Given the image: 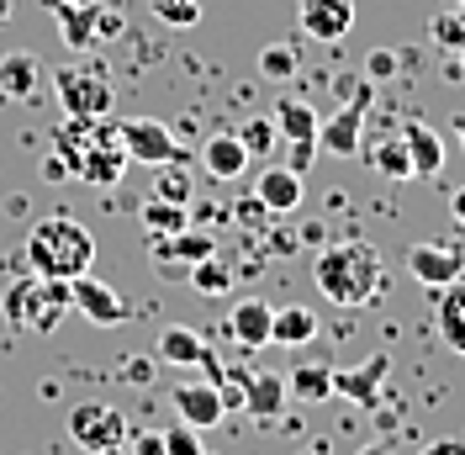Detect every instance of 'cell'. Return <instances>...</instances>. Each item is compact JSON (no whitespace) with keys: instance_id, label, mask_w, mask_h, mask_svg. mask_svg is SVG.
Instances as JSON below:
<instances>
[{"instance_id":"cell-1","label":"cell","mask_w":465,"mask_h":455,"mask_svg":"<svg viewBox=\"0 0 465 455\" xmlns=\"http://www.w3.org/2000/svg\"><path fill=\"white\" fill-rule=\"evenodd\" d=\"M312 286L333 308H365L386 291V259L376 244L365 238H349V244H328L312 259Z\"/></svg>"},{"instance_id":"cell-2","label":"cell","mask_w":465,"mask_h":455,"mask_svg":"<svg viewBox=\"0 0 465 455\" xmlns=\"http://www.w3.org/2000/svg\"><path fill=\"white\" fill-rule=\"evenodd\" d=\"M54 154L69 165V175L85 180V186H116L122 170H127V154H122V143H116L112 116H95V122L64 116V127L54 133Z\"/></svg>"},{"instance_id":"cell-3","label":"cell","mask_w":465,"mask_h":455,"mask_svg":"<svg viewBox=\"0 0 465 455\" xmlns=\"http://www.w3.org/2000/svg\"><path fill=\"white\" fill-rule=\"evenodd\" d=\"M27 265L37 276H58V281H74L95 265V238L85 223L74 217H43L27 233Z\"/></svg>"},{"instance_id":"cell-4","label":"cell","mask_w":465,"mask_h":455,"mask_svg":"<svg viewBox=\"0 0 465 455\" xmlns=\"http://www.w3.org/2000/svg\"><path fill=\"white\" fill-rule=\"evenodd\" d=\"M74 308V297H69V281H58V276H22V281L5 286V297H0V313L11 329H22V334H54L58 323L69 318Z\"/></svg>"},{"instance_id":"cell-5","label":"cell","mask_w":465,"mask_h":455,"mask_svg":"<svg viewBox=\"0 0 465 455\" xmlns=\"http://www.w3.org/2000/svg\"><path fill=\"white\" fill-rule=\"evenodd\" d=\"M54 96H58V112L80 116V122L112 116V106H116L112 75H106V64H95V58H74V64L54 69Z\"/></svg>"},{"instance_id":"cell-6","label":"cell","mask_w":465,"mask_h":455,"mask_svg":"<svg viewBox=\"0 0 465 455\" xmlns=\"http://www.w3.org/2000/svg\"><path fill=\"white\" fill-rule=\"evenodd\" d=\"M371 106H376V86L360 80V90L349 96L344 106L328 122H318V154H328V159H360L365 154V116H371Z\"/></svg>"},{"instance_id":"cell-7","label":"cell","mask_w":465,"mask_h":455,"mask_svg":"<svg viewBox=\"0 0 465 455\" xmlns=\"http://www.w3.org/2000/svg\"><path fill=\"white\" fill-rule=\"evenodd\" d=\"M116 143H122V154H127V165H148V170H159V165H185L191 159V148H180L174 133L164 122H116Z\"/></svg>"},{"instance_id":"cell-8","label":"cell","mask_w":465,"mask_h":455,"mask_svg":"<svg viewBox=\"0 0 465 455\" xmlns=\"http://www.w3.org/2000/svg\"><path fill=\"white\" fill-rule=\"evenodd\" d=\"M69 440L90 455H112L127 440V419L116 408H106V402H74L69 408Z\"/></svg>"},{"instance_id":"cell-9","label":"cell","mask_w":465,"mask_h":455,"mask_svg":"<svg viewBox=\"0 0 465 455\" xmlns=\"http://www.w3.org/2000/svg\"><path fill=\"white\" fill-rule=\"evenodd\" d=\"M407 270H412V281L429 286V291L460 281L465 276V238H429V244H412V249H407Z\"/></svg>"},{"instance_id":"cell-10","label":"cell","mask_w":465,"mask_h":455,"mask_svg":"<svg viewBox=\"0 0 465 455\" xmlns=\"http://www.w3.org/2000/svg\"><path fill=\"white\" fill-rule=\"evenodd\" d=\"M116 32H122V16L106 11L101 0H95V5H80V11H58V37H64L74 54H85V48H95V43L116 37Z\"/></svg>"},{"instance_id":"cell-11","label":"cell","mask_w":465,"mask_h":455,"mask_svg":"<svg viewBox=\"0 0 465 455\" xmlns=\"http://www.w3.org/2000/svg\"><path fill=\"white\" fill-rule=\"evenodd\" d=\"M296 16L312 43H344L354 27V0H296Z\"/></svg>"},{"instance_id":"cell-12","label":"cell","mask_w":465,"mask_h":455,"mask_svg":"<svg viewBox=\"0 0 465 455\" xmlns=\"http://www.w3.org/2000/svg\"><path fill=\"white\" fill-rule=\"evenodd\" d=\"M69 297H74V308L85 313V323H95V329H116V323H127V302H122L106 281H95L90 270L69 281Z\"/></svg>"},{"instance_id":"cell-13","label":"cell","mask_w":465,"mask_h":455,"mask_svg":"<svg viewBox=\"0 0 465 455\" xmlns=\"http://www.w3.org/2000/svg\"><path fill=\"white\" fill-rule=\"evenodd\" d=\"M170 408L185 419V424H196L206 434V429L223 424V413H228V402H223V392L212 387V381H180L170 392Z\"/></svg>"},{"instance_id":"cell-14","label":"cell","mask_w":465,"mask_h":455,"mask_svg":"<svg viewBox=\"0 0 465 455\" xmlns=\"http://www.w3.org/2000/svg\"><path fill=\"white\" fill-rule=\"evenodd\" d=\"M270 318H275V308H270L264 297H243L228 313V339L238 344V349H264V344H270Z\"/></svg>"},{"instance_id":"cell-15","label":"cell","mask_w":465,"mask_h":455,"mask_svg":"<svg viewBox=\"0 0 465 455\" xmlns=\"http://www.w3.org/2000/svg\"><path fill=\"white\" fill-rule=\"evenodd\" d=\"M386 370H391V360H386V355H371V360H360L354 370H333V392H339V398H349V402L376 408Z\"/></svg>"},{"instance_id":"cell-16","label":"cell","mask_w":465,"mask_h":455,"mask_svg":"<svg viewBox=\"0 0 465 455\" xmlns=\"http://www.w3.org/2000/svg\"><path fill=\"white\" fill-rule=\"evenodd\" d=\"M153 255L164 259V265H196V259H206V255H217V233L212 228H180V233H170V238H153Z\"/></svg>"},{"instance_id":"cell-17","label":"cell","mask_w":465,"mask_h":455,"mask_svg":"<svg viewBox=\"0 0 465 455\" xmlns=\"http://www.w3.org/2000/svg\"><path fill=\"white\" fill-rule=\"evenodd\" d=\"M202 170L212 175V180H238V175L249 170L243 138H238V133H212V138L202 143Z\"/></svg>"},{"instance_id":"cell-18","label":"cell","mask_w":465,"mask_h":455,"mask_svg":"<svg viewBox=\"0 0 465 455\" xmlns=\"http://www.w3.org/2000/svg\"><path fill=\"white\" fill-rule=\"evenodd\" d=\"M43 86V58L27 54V48H16V54L0 58V96L5 101H32Z\"/></svg>"},{"instance_id":"cell-19","label":"cell","mask_w":465,"mask_h":455,"mask_svg":"<svg viewBox=\"0 0 465 455\" xmlns=\"http://www.w3.org/2000/svg\"><path fill=\"white\" fill-rule=\"evenodd\" d=\"M254 201H260L264 212H296V207H302V175L286 170V165L260 170V180H254Z\"/></svg>"},{"instance_id":"cell-20","label":"cell","mask_w":465,"mask_h":455,"mask_svg":"<svg viewBox=\"0 0 465 455\" xmlns=\"http://www.w3.org/2000/svg\"><path fill=\"white\" fill-rule=\"evenodd\" d=\"M434 323H439V339L450 344L455 355H465V276L450 286H439L434 291Z\"/></svg>"},{"instance_id":"cell-21","label":"cell","mask_w":465,"mask_h":455,"mask_svg":"<svg viewBox=\"0 0 465 455\" xmlns=\"http://www.w3.org/2000/svg\"><path fill=\"white\" fill-rule=\"evenodd\" d=\"M286 376H281V370H260V376H249V381H243V413H249V419H275V413H281V408H286Z\"/></svg>"},{"instance_id":"cell-22","label":"cell","mask_w":465,"mask_h":455,"mask_svg":"<svg viewBox=\"0 0 465 455\" xmlns=\"http://www.w3.org/2000/svg\"><path fill=\"white\" fill-rule=\"evenodd\" d=\"M159 366H206L212 370V349H206V339L196 334V329H164L159 334Z\"/></svg>"},{"instance_id":"cell-23","label":"cell","mask_w":465,"mask_h":455,"mask_svg":"<svg viewBox=\"0 0 465 455\" xmlns=\"http://www.w3.org/2000/svg\"><path fill=\"white\" fill-rule=\"evenodd\" d=\"M402 143H407V154H412V170L418 175H439L444 170V154H450V148H444V138H439L429 122L412 116V122L402 127Z\"/></svg>"},{"instance_id":"cell-24","label":"cell","mask_w":465,"mask_h":455,"mask_svg":"<svg viewBox=\"0 0 465 455\" xmlns=\"http://www.w3.org/2000/svg\"><path fill=\"white\" fill-rule=\"evenodd\" d=\"M312 339H318V313L312 308H281L270 318V344L296 349V344H312Z\"/></svg>"},{"instance_id":"cell-25","label":"cell","mask_w":465,"mask_h":455,"mask_svg":"<svg viewBox=\"0 0 465 455\" xmlns=\"http://www.w3.org/2000/svg\"><path fill=\"white\" fill-rule=\"evenodd\" d=\"M270 122H275L281 143H286V138H312V143H318V112H312L302 96H286V101L270 112Z\"/></svg>"},{"instance_id":"cell-26","label":"cell","mask_w":465,"mask_h":455,"mask_svg":"<svg viewBox=\"0 0 465 455\" xmlns=\"http://www.w3.org/2000/svg\"><path fill=\"white\" fill-rule=\"evenodd\" d=\"M286 392H291V398H302V402L333 398V370L322 366V360H307V366H296L286 376Z\"/></svg>"},{"instance_id":"cell-27","label":"cell","mask_w":465,"mask_h":455,"mask_svg":"<svg viewBox=\"0 0 465 455\" xmlns=\"http://www.w3.org/2000/svg\"><path fill=\"white\" fill-rule=\"evenodd\" d=\"M185 281L196 286V297H228L232 291V265L223 255H206L185 270Z\"/></svg>"},{"instance_id":"cell-28","label":"cell","mask_w":465,"mask_h":455,"mask_svg":"<svg viewBox=\"0 0 465 455\" xmlns=\"http://www.w3.org/2000/svg\"><path fill=\"white\" fill-rule=\"evenodd\" d=\"M191 223V207H180V201H164V197H148L143 201V228L153 238H170L180 228Z\"/></svg>"},{"instance_id":"cell-29","label":"cell","mask_w":465,"mask_h":455,"mask_svg":"<svg viewBox=\"0 0 465 455\" xmlns=\"http://www.w3.org/2000/svg\"><path fill=\"white\" fill-rule=\"evenodd\" d=\"M360 159H371L386 180H412V175H418V170H412V154H407L402 133H397V138H386V143H376V148H371V154H360Z\"/></svg>"},{"instance_id":"cell-30","label":"cell","mask_w":465,"mask_h":455,"mask_svg":"<svg viewBox=\"0 0 465 455\" xmlns=\"http://www.w3.org/2000/svg\"><path fill=\"white\" fill-rule=\"evenodd\" d=\"M153 197L191 207V197H196V180H191V170H185V165H159V175H153Z\"/></svg>"},{"instance_id":"cell-31","label":"cell","mask_w":465,"mask_h":455,"mask_svg":"<svg viewBox=\"0 0 465 455\" xmlns=\"http://www.w3.org/2000/svg\"><path fill=\"white\" fill-rule=\"evenodd\" d=\"M296 69H302V58H296L291 43H270V48H260V75H264V80H275V86H281V80H291Z\"/></svg>"},{"instance_id":"cell-32","label":"cell","mask_w":465,"mask_h":455,"mask_svg":"<svg viewBox=\"0 0 465 455\" xmlns=\"http://www.w3.org/2000/svg\"><path fill=\"white\" fill-rule=\"evenodd\" d=\"M148 11H153L164 27H174V32H185V27L202 22V0H148Z\"/></svg>"},{"instance_id":"cell-33","label":"cell","mask_w":465,"mask_h":455,"mask_svg":"<svg viewBox=\"0 0 465 455\" xmlns=\"http://www.w3.org/2000/svg\"><path fill=\"white\" fill-rule=\"evenodd\" d=\"M429 37H434V43L444 48V54H460V48H465V16L444 5V11H439L434 22H429Z\"/></svg>"},{"instance_id":"cell-34","label":"cell","mask_w":465,"mask_h":455,"mask_svg":"<svg viewBox=\"0 0 465 455\" xmlns=\"http://www.w3.org/2000/svg\"><path fill=\"white\" fill-rule=\"evenodd\" d=\"M238 138H243V148H249V159H254V154H275V148H281V133H275V122H270V116L243 122V127H238Z\"/></svg>"},{"instance_id":"cell-35","label":"cell","mask_w":465,"mask_h":455,"mask_svg":"<svg viewBox=\"0 0 465 455\" xmlns=\"http://www.w3.org/2000/svg\"><path fill=\"white\" fill-rule=\"evenodd\" d=\"M371 86H386V80H397L402 75V54L397 48H376V54H365V69H360Z\"/></svg>"},{"instance_id":"cell-36","label":"cell","mask_w":465,"mask_h":455,"mask_svg":"<svg viewBox=\"0 0 465 455\" xmlns=\"http://www.w3.org/2000/svg\"><path fill=\"white\" fill-rule=\"evenodd\" d=\"M164 455H206V445H202V429L196 424H180L174 429H164Z\"/></svg>"},{"instance_id":"cell-37","label":"cell","mask_w":465,"mask_h":455,"mask_svg":"<svg viewBox=\"0 0 465 455\" xmlns=\"http://www.w3.org/2000/svg\"><path fill=\"white\" fill-rule=\"evenodd\" d=\"M312 159H318V143L312 138H286V170L307 175L312 170Z\"/></svg>"},{"instance_id":"cell-38","label":"cell","mask_w":465,"mask_h":455,"mask_svg":"<svg viewBox=\"0 0 465 455\" xmlns=\"http://www.w3.org/2000/svg\"><path fill=\"white\" fill-rule=\"evenodd\" d=\"M133 455H164V434H133Z\"/></svg>"},{"instance_id":"cell-39","label":"cell","mask_w":465,"mask_h":455,"mask_svg":"<svg viewBox=\"0 0 465 455\" xmlns=\"http://www.w3.org/2000/svg\"><path fill=\"white\" fill-rule=\"evenodd\" d=\"M43 180H48V186H58V180H69V165H64L58 154H48V159H43Z\"/></svg>"},{"instance_id":"cell-40","label":"cell","mask_w":465,"mask_h":455,"mask_svg":"<svg viewBox=\"0 0 465 455\" xmlns=\"http://www.w3.org/2000/svg\"><path fill=\"white\" fill-rule=\"evenodd\" d=\"M444 80H455V86H465V48L455 58H444Z\"/></svg>"},{"instance_id":"cell-41","label":"cell","mask_w":465,"mask_h":455,"mask_svg":"<svg viewBox=\"0 0 465 455\" xmlns=\"http://www.w3.org/2000/svg\"><path fill=\"white\" fill-rule=\"evenodd\" d=\"M423 455H465V440H434Z\"/></svg>"},{"instance_id":"cell-42","label":"cell","mask_w":465,"mask_h":455,"mask_svg":"<svg viewBox=\"0 0 465 455\" xmlns=\"http://www.w3.org/2000/svg\"><path fill=\"white\" fill-rule=\"evenodd\" d=\"M80 5H95V0H48V11H54V16H58V11H80Z\"/></svg>"},{"instance_id":"cell-43","label":"cell","mask_w":465,"mask_h":455,"mask_svg":"<svg viewBox=\"0 0 465 455\" xmlns=\"http://www.w3.org/2000/svg\"><path fill=\"white\" fill-rule=\"evenodd\" d=\"M450 212H455V223L465 228V186H460V191H455V197H450Z\"/></svg>"},{"instance_id":"cell-44","label":"cell","mask_w":465,"mask_h":455,"mask_svg":"<svg viewBox=\"0 0 465 455\" xmlns=\"http://www.w3.org/2000/svg\"><path fill=\"white\" fill-rule=\"evenodd\" d=\"M127 366H133L127 370V381H148V360H127Z\"/></svg>"},{"instance_id":"cell-45","label":"cell","mask_w":465,"mask_h":455,"mask_svg":"<svg viewBox=\"0 0 465 455\" xmlns=\"http://www.w3.org/2000/svg\"><path fill=\"white\" fill-rule=\"evenodd\" d=\"M354 455H391V445H360Z\"/></svg>"},{"instance_id":"cell-46","label":"cell","mask_w":465,"mask_h":455,"mask_svg":"<svg viewBox=\"0 0 465 455\" xmlns=\"http://www.w3.org/2000/svg\"><path fill=\"white\" fill-rule=\"evenodd\" d=\"M455 138H460V148H465V112L455 116Z\"/></svg>"},{"instance_id":"cell-47","label":"cell","mask_w":465,"mask_h":455,"mask_svg":"<svg viewBox=\"0 0 465 455\" xmlns=\"http://www.w3.org/2000/svg\"><path fill=\"white\" fill-rule=\"evenodd\" d=\"M5 22H11V0H0V27H5Z\"/></svg>"},{"instance_id":"cell-48","label":"cell","mask_w":465,"mask_h":455,"mask_svg":"<svg viewBox=\"0 0 465 455\" xmlns=\"http://www.w3.org/2000/svg\"><path fill=\"white\" fill-rule=\"evenodd\" d=\"M296 455H328V445H307V450H296Z\"/></svg>"},{"instance_id":"cell-49","label":"cell","mask_w":465,"mask_h":455,"mask_svg":"<svg viewBox=\"0 0 465 455\" xmlns=\"http://www.w3.org/2000/svg\"><path fill=\"white\" fill-rule=\"evenodd\" d=\"M444 5H450V11H460V5H465V0H444Z\"/></svg>"},{"instance_id":"cell-50","label":"cell","mask_w":465,"mask_h":455,"mask_svg":"<svg viewBox=\"0 0 465 455\" xmlns=\"http://www.w3.org/2000/svg\"><path fill=\"white\" fill-rule=\"evenodd\" d=\"M460 16H465V5H460Z\"/></svg>"}]
</instances>
